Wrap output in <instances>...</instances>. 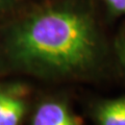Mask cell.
I'll return each instance as SVG.
<instances>
[{
  "mask_svg": "<svg viewBox=\"0 0 125 125\" xmlns=\"http://www.w3.org/2000/svg\"><path fill=\"white\" fill-rule=\"evenodd\" d=\"M25 103L16 95L0 90V125L18 124L25 114Z\"/></svg>",
  "mask_w": 125,
  "mask_h": 125,
  "instance_id": "obj_3",
  "label": "cell"
},
{
  "mask_svg": "<svg viewBox=\"0 0 125 125\" xmlns=\"http://www.w3.org/2000/svg\"><path fill=\"white\" fill-rule=\"evenodd\" d=\"M122 48H123V54H124V56H125V39H124V42H123Z\"/></svg>",
  "mask_w": 125,
  "mask_h": 125,
  "instance_id": "obj_6",
  "label": "cell"
},
{
  "mask_svg": "<svg viewBox=\"0 0 125 125\" xmlns=\"http://www.w3.org/2000/svg\"><path fill=\"white\" fill-rule=\"evenodd\" d=\"M10 53L27 68L68 74L90 68L98 53V41L90 16L68 7L48 9L16 27Z\"/></svg>",
  "mask_w": 125,
  "mask_h": 125,
  "instance_id": "obj_1",
  "label": "cell"
},
{
  "mask_svg": "<svg viewBox=\"0 0 125 125\" xmlns=\"http://www.w3.org/2000/svg\"><path fill=\"white\" fill-rule=\"evenodd\" d=\"M97 120L102 125H125V97L101 104L97 111Z\"/></svg>",
  "mask_w": 125,
  "mask_h": 125,
  "instance_id": "obj_4",
  "label": "cell"
},
{
  "mask_svg": "<svg viewBox=\"0 0 125 125\" xmlns=\"http://www.w3.org/2000/svg\"><path fill=\"white\" fill-rule=\"evenodd\" d=\"M31 123L33 125H78L81 120L66 104L49 101L38 107Z\"/></svg>",
  "mask_w": 125,
  "mask_h": 125,
  "instance_id": "obj_2",
  "label": "cell"
},
{
  "mask_svg": "<svg viewBox=\"0 0 125 125\" xmlns=\"http://www.w3.org/2000/svg\"><path fill=\"white\" fill-rule=\"evenodd\" d=\"M1 1H2V0H0V2H1Z\"/></svg>",
  "mask_w": 125,
  "mask_h": 125,
  "instance_id": "obj_7",
  "label": "cell"
},
{
  "mask_svg": "<svg viewBox=\"0 0 125 125\" xmlns=\"http://www.w3.org/2000/svg\"><path fill=\"white\" fill-rule=\"evenodd\" d=\"M109 11L116 16L125 15V0H105Z\"/></svg>",
  "mask_w": 125,
  "mask_h": 125,
  "instance_id": "obj_5",
  "label": "cell"
}]
</instances>
